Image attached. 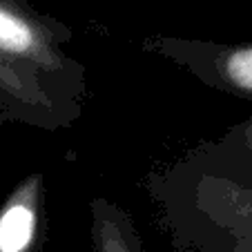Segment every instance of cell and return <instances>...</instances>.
<instances>
[{
    "mask_svg": "<svg viewBox=\"0 0 252 252\" xmlns=\"http://www.w3.org/2000/svg\"><path fill=\"white\" fill-rule=\"evenodd\" d=\"M92 252H141L129 217L105 199L92 201Z\"/></svg>",
    "mask_w": 252,
    "mask_h": 252,
    "instance_id": "obj_5",
    "label": "cell"
},
{
    "mask_svg": "<svg viewBox=\"0 0 252 252\" xmlns=\"http://www.w3.org/2000/svg\"><path fill=\"white\" fill-rule=\"evenodd\" d=\"M45 214V179L33 172L0 203V252H43Z\"/></svg>",
    "mask_w": 252,
    "mask_h": 252,
    "instance_id": "obj_4",
    "label": "cell"
},
{
    "mask_svg": "<svg viewBox=\"0 0 252 252\" xmlns=\"http://www.w3.org/2000/svg\"><path fill=\"white\" fill-rule=\"evenodd\" d=\"M148 47L181 63L205 83L252 98V45H212L179 38H154Z\"/></svg>",
    "mask_w": 252,
    "mask_h": 252,
    "instance_id": "obj_2",
    "label": "cell"
},
{
    "mask_svg": "<svg viewBox=\"0 0 252 252\" xmlns=\"http://www.w3.org/2000/svg\"><path fill=\"white\" fill-rule=\"evenodd\" d=\"M5 119H11V116H9V112L5 110V105L0 103V125H2V121H5Z\"/></svg>",
    "mask_w": 252,
    "mask_h": 252,
    "instance_id": "obj_8",
    "label": "cell"
},
{
    "mask_svg": "<svg viewBox=\"0 0 252 252\" xmlns=\"http://www.w3.org/2000/svg\"><path fill=\"white\" fill-rule=\"evenodd\" d=\"M246 143H248V148L252 150V119L246 123Z\"/></svg>",
    "mask_w": 252,
    "mask_h": 252,
    "instance_id": "obj_7",
    "label": "cell"
},
{
    "mask_svg": "<svg viewBox=\"0 0 252 252\" xmlns=\"http://www.w3.org/2000/svg\"><path fill=\"white\" fill-rule=\"evenodd\" d=\"M219 203L223 208V212H228L225 217H230L234 221H248L252 225V192L232 183V186L223 188Z\"/></svg>",
    "mask_w": 252,
    "mask_h": 252,
    "instance_id": "obj_6",
    "label": "cell"
},
{
    "mask_svg": "<svg viewBox=\"0 0 252 252\" xmlns=\"http://www.w3.org/2000/svg\"><path fill=\"white\" fill-rule=\"evenodd\" d=\"M69 40L65 25L36 11L27 0H0V56L32 69L54 90L63 87L74 100L85 74L63 47Z\"/></svg>",
    "mask_w": 252,
    "mask_h": 252,
    "instance_id": "obj_1",
    "label": "cell"
},
{
    "mask_svg": "<svg viewBox=\"0 0 252 252\" xmlns=\"http://www.w3.org/2000/svg\"><path fill=\"white\" fill-rule=\"evenodd\" d=\"M234 252H252V243H250V248H248V246H241L239 250H234Z\"/></svg>",
    "mask_w": 252,
    "mask_h": 252,
    "instance_id": "obj_9",
    "label": "cell"
},
{
    "mask_svg": "<svg viewBox=\"0 0 252 252\" xmlns=\"http://www.w3.org/2000/svg\"><path fill=\"white\" fill-rule=\"evenodd\" d=\"M0 103L11 119L38 127L67 125L76 110L54 96V87L32 69L0 56Z\"/></svg>",
    "mask_w": 252,
    "mask_h": 252,
    "instance_id": "obj_3",
    "label": "cell"
}]
</instances>
